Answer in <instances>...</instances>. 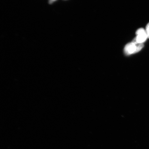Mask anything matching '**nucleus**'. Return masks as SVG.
<instances>
[{
	"label": "nucleus",
	"instance_id": "1",
	"mask_svg": "<svg viewBox=\"0 0 149 149\" xmlns=\"http://www.w3.org/2000/svg\"><path fill=\"white\" fill-rule=\"evenodd\" d=\"M143 44L138 45L132 42L126 45L124 48L125 53L127 55H130L134 53H137L140 51L143 47Z\"/></svg>",
	"mask_w": 149,
	"mask_h": 149
},
{
	"label": "nucleus",
	"instance_id": "4",
	"mask_svg": "<svg viewBox=\"0 0 149 149\" xmlns=\"http://www.w3.org/2000/svg\"><path fill=\"white\" fill-rule=\"evenodd\" d=\"M55 1H56V0H50V1L51 2H53Z\"/></svg>",
	"mask_w": 149,
	"mask_h": 149
},
{
	"label": "nucleus",
	"instance_id": "2",
	"mask_svg": "<svg viewBox=\"0 0 149 149\" xmlns=\"http://www.w3.org/2000/svg\"><path fill=\"white\" fill-rule=\"evenodd\" d=\"M137 36L133 42L136 44H143L148 38L146 31L142 28L139 29L136 32Z\"/></svg>",
	"mask_w": 149,
	"mask_h": 149
},
{
	"label": "nucleus",
	"instance_id": "3",
	"mask_svg": "<svg viewBox=\"0 0 149 149\" xmlns=\"http://www.w3.org/2000/svg\"><path fill=\"white\" fill-rule=\"evenodd\" d=\"M146 31L147 35H148V38H149V23L146 26Z\"/></svg>",
	"mask_w": 149,
	"mask_h": 149
}]
</instances>
